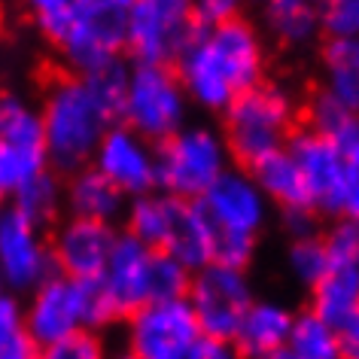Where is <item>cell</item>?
Wrapping results in <instances>:
<instances>
[{
	"instance_id": "obj_40",
	"label": "cell",
	"mask_w": 359,
	"mask_h": 359,
	"mask_svg": "<svg viewBox=\"0 0 359 359\" xmlns=\"http://www.w3.org/2000/svg\"><path fill=\"white\" fill-rule=\"evenodd\" d=\"M341 217L359 219V168H350V174H347L344 198H341Z\"/></svg>"
},
{
	"instance_id": "obj_38",
	"label": "cell",
	"mask_w": 359,
	"mask_h": 359,
	"mask_svg": "<svg viewBox=\"0 0 359 359\" xmlns=\"http://www.w3.org/2000/svg\"><path fill=\"white\" fill-rule=\"evenodd\" d=\"M277 213H280V226L286 231V238L320 231V213L313 208H286V210H277Z\"/></svg>"
},
{
	"instance_id": "obj_36",
	"label": "cell",
	"mask_w": 359,
	"mask_h": 359,
	"mask_svg": "<svg viewBox=\"0 0 359 359\" xmlns=\"http://www.w3.org/2000/svg\"><path fill=\"white\" fill-rule=\"evenodd\" d=\"M192 4V15L198 28H210V25H222L229 19L244 15L247 0H189Z\"/></svg>"
},
{
	"instance_id": "obj_37",
	"label": "cell",
	"mask_w": 359,
	"mask_h": 359,
	"mask_svg": "<svg viewBox=\"0 0 359 359\" xmlns=\"http://www.w3.org/2000/svg\"><path fill=\"white\" fill-rule=\"evenodd\" d=\"M329 140L338 147L341 158L347 161V168H359V113H350L347 119L329 134Z\"/></svg>"
},
{
	"instance_id": "obj_26",
	"label": "cell",
	"mask_w": 359,
	"mask_h": 359,
	"mask_svg": "<svg viewBox=\"0 0 359 359\" xmlns=\"http://www.w3.org/2000/svg\"><path fill=\"white\" fill-rule=\"evenodd\" d=\"M13 208L22 210L28 219H34L43 229H52L58 217L65 213V180L55 168L40 170L37 177H31L19 192L13 195Z\"/></svg>"
},
{
	"instance_id": "obj_18",
	"label": "cell",
	"mask_w": 359,
	"mask_h": 359,
	"mask_svg": "<svg viewBox=\"0 0 359 359\" xmlns=\"http://www.w3.org/2000/svg\"><path fill=\"white\" fill-rule=\"evenodd\" d=\"M295 311L290 304L277 302V299H253V304L247 308L244 320L231 338L238 356L250 359H277L286 350V338H290Z\"/></svg>"
},
{
	"instance_id": "obj_16",
	"label": "cell",
	"mask_w": 359,
	"mask_h": 359,
	"mask_svg": "<svg viewBox=\"0 0 359 359\" xmlns=\"http://www.w3.org/2000/svg\"><path fill=\"white\" fill-rule=\"evenodd\" d=\"M113 241H116L113 222L76 217V213L58 217L49 235L55 271L67 277H79V280H92V277L104 271Z\"/></svg>"
},
{
	"instance_id": "obj_25",
	"label": "cell",
	"mask_w": 359,
	"mask_h": 359,
	"mask_svg": "<svg viewBox=\"0 0 359 359\" xmlns=\"http://www.w3.org/2000/svg\"><path fill=\"white\" fill-rule=\"evenodd\" d=\"M174 204H177L174 195H168L161 189L134 195V198H128V204H125L122 226L128 235L140 238L147 247L161 250L168 241L170 219H174Z\"/></svg>"
},
{
	"instance_id": "obj_31",
	"label": "cell",
	"mask_w": 359,
	"mask_h": 359,
	"mask_svg": "<svg viewBox=\"0 0 359 359\" xmlns=\"http://www.w3.org/2000/svg\"><path fill=\"white\" fill-rule=\"evenodd\" d=\"M192 280V271L180 262L177 256L165 250H152V265H149V299H174L186 295Z\"/></svg>"
},
{
	"instance_id": "obj_35",
	"label": "cell",
	"mask_w": 359,
	"mask_h": 359,
	"mask_svg": "<svg viewBox=\"0 0 359 359\" xmlns=\"http://www.w3.org/2000/svg\"><path fill=\"white\" fill-rule=\"evenodd\" d=\"M259 250V238L250 235H217V247H213V259L226 265L250 268Z\"/></svg>"
},
{
	"instance_id": "obj_11",
	"label": "cell",
	"mask_w": 359,
	"mask_h": 359,
	"mask_svg": "<svg viewBox=\"0 0 359 359\" xmlns=\"http://www.w3.org/2000/svg\"><path fill=\"white\" fill-rule=\"evenodd\" d=\"M55 274L46 229L28 219L13 204L0 208V283L15 295H28Z\"/></svg>"
},
{
	"instance_id": "obj_12",
	"label": "cell",
	"mask_w": 359,
	"mask_h": 359,
	"mask_svg": "<svg viewBox=\"0 0 359 359\" xmlns=\"http://www.w3.org/2000/svg\"><path fill=\"white\" fill-rule=\"evenodd\" d=\"M217 235H250L259 238L271 222V201L244 165H231L217 183L198 198Z\"/></svg>"
},
{
	"instance_id": "obj_20",
	"label": "cell",
	"mask_w": 359,
	"mask_h": 359,
	"mask_svg": "<svg viewBox=\"0 0 359 359\" xmlns=\"http://www.w3.org/2000/svg\"><path fill=\"white\" fill-rule=\"evenodd\" d=\"M213 247H217V229L208 219V213L201 210V204L177 198L168 241L161 250L177 256L189 271H198L201 265L213 262Z\"/></svg>"
},
{
	"instance_id": "obj_17",
	"label": "cell",
	"mask_w": 359,
	"mask_h": 359,
	"mask_svg": "<svg viewBox=\"0 0 359 359\" xmlns=\"http://www.w3.org/2000/svg\"><path fill=\"white\" fill-rule=\"evenodd\" d=\"M149 265L152 247H147L128 231H116V241L104 262V271L97 274V283L104 286L119 320L149 299Z\"/></svg>"
},
{
	"instance_id": "obj_7",
	"label": "cell",
	"mask_w": 359,
	"mask_h": 359,
	"mask_svg": "<svg viewBox=\"0 0 359 359\" xmlns=\"http://www.w3.org/2000/svg\"><path fill=\"white\" fill-rule=\"evenodd\" d=\"M192 101L180 83L174 65H143L131 61L128 86L122 97L119 119L152 143H161L189 122Z\"/></svg>"
},
{
	"instance_id": "obj_41",
	"label": "cell",
	"mask_w": 359,
	"mask_h": 359,
	"mask_svg": "<svg viewBox=\"0 0 359 359\" xmlns=\"http://www.w3.org/2000/svg\"><path fill=\"white\" fill-rule=\"evenodd\" d=\"M104 4H110V6H119V10H128V6L134 4V0H104Z\"/></svg>"
},
{
	"instance_id": "obj_32",
	"label": "cell",
	"mask_w": 359,
	"mask_h": 359,
	"mask_svg": "<svg viewBox=\"0 0 359 359\" xmlns=\"http://www.w3.org/2000/svg\"><path fill=\"white\" fill-rule=\"evenodd\" d=\"M320 34L326 40H359V0H320Z\"/></svg>"
},
{
	"instance_id": "obj_22",
	"label": "cell",
	"mask_w": 359,
	"mask_h": 359,
	"mask_svg": "<svg viewBox=\"0 0 359 359\" xmlns=\"http://www.w3.org/2000/svg\"><path fill=\"white\" fill-rule=\"evenodd\" d=\"M250 174H253L256 183L262 186L265 198L271 201L274 210L313 208L311 198H308V189H304L302 170L286 147H277L271 152H265L262 158H256L253 165H250Z\"/></svg>"
},
{
	"instance_id": "obj_14",
	"label": "cell",
	"mask_w": 359,
	"mask_h": 359,
	"mask_svg": "<svg viewBox=\"0 0 359 359\" xmlns=\"http://www.w3.org/2000/svg\"><path fill=\"white\" fill-rule=\"evenodd\" d=\"M286 149L292 152L295 165H299L304 177V189L313 204V210L320 217H341V198H344L347 186V161L341 158L338 147L332 143L326 134L299 125L292 131V137L286 140Z\"/></svg>"
},
{
	"instance_id": "obj_5",
	"label": "cell",
	"mask_w": 359,
	"mask_h": 359,
	"mask_svg": "<svg viewBox=\"0 0 359 359\" xmlns=\"http://www.w3.org/2000/svg\"><path fill=\"white\" fill-rule=\"evenodd\" d=\"M235 165L229 143L217 125L186 122L156 143V189L174 198L198 201Z\"/></svg>"
},
{
	"instance_id": "obj_30",
	"label": "cell",
	"mask_w": 359,
	"mask_h": 359,
	"mask_svg": "<svg viewBox=\"0 0 359 359\" xmlns=\"http://www.w3.org/2000/svg\"><path fill=\"white\" fill-rule=\"evenodd\" d=\"M88 6V0H25V10H28L34 28L46 37L52 46L70 31V25L79 19Z\"/></svg>"
},
{
	"instance_id": "obj_2",
	"label": "cell",
	"mask_w": 359,
	"mask_h": 359,
	"mask_svg": "<svg viewBox=\"0 0 359 359\" xmlns=\"http://www.w3.org/2000/svg\"><path fill=\"white\" fill-rule=\"evenodd\" d=\"M43 137H46L49 165L61 177L70 170L92 165L97 140L119 119L83 74H61L43 88L40 97Z\"/></svg>"
},
{
	"instance_id": "obj_33",
	"label": "cell",
	"mask_w": 359,
	"mask_h": 359,
	"mask_svg": "<svg viewBox=\"0 0 359 359\" xmlns=\"http://www.w3.org/2000/svg\"><path fill=\"white\" fill-rule=\"evenodd\" d=\"M332 262H353L359 265V219L353 217H332L323 231Z\"/></svg>"
},
{
	"instance_id": "obj_27",
	"label": "cell",
	"mask_w": 359,
	"mask_h": 359,
	"mask_svg": "<svg viewBox=\"0 0 359 359\" xmlns=\"http://www.w3.org/2000/svg\"><path fill=\"white\" fill-rule=\"evenodd\" d=\"M286 359H338V332L317 311H302L292 317L286 338Z\"/></svg>"
},
{
	"instance_id": "obj_3",
	"label": "cell",
	"mask_w": 359,
	"mask_h": 359,
	"mask_svg": "<svg viewBox=\"0 0 359 359\" xmlns=\"http://www.w3.org/2000/svg\"><path fill=\"white\" fill-rule=\"evenodd\" d=\"M25 323L37 344V353H43L76 329L104 332L122 320L97 277L79 280L55 271L25 295Z\"/></svg>"
},
{
	"instance_id": "obj_4",
	"label": "cell",
	"mask_w": 359,
	"mask_h": 359,
	"mask_svg": "<svg viewBox=\"0 0 359 359\" xmlns=\"http://www.w3.org/2000/svg\"><path fill=\"white\" fill-rule=\"evenodd\" d=\"M219 131L229 143L231 161L250 168L256 158L277 147H286L292 131L302 125V104L286 88L271 79H262L253 88L241 92L219 113Z\"/></svg>"
},
{
	"instance_id": "obj_28",
	"label": "cell",
	"mask_w": 359,
	"mask_h": 359,
	"mask_svg": "<svg viewBox=\"0 0 359 359\" xmlns=\"http://www.w3.org/2000/svg\"><path fill=\"white\" fill-rule=\"evenodd\" d=\"M332 265V256L326 250V241H323L320 231L313 235H299V238H290L286 241V250H283V268L286 274L292 277L299 286L311 290L313 283L326 274V268Z\"/></svg>"
},
{
	"instance_id": "obj_8",
	"label": "cell",
	"mask_w": 359,
	"mask_h": 359,
	"mask_svg": "<svg viewBox=\"0 0 359 359\" xmlns=\"http://www.w3.org/2000/svg\"><path fill=\"white\" fill-rule=\"evenodd\" d=\"M46 168L52 165L40 104L15 88H0V208Z\"/></svg>"
},
{
	"instance_id": "obj_19",
	"label": "cell",
	"mask_w": 359,
	"mask_h": 359,
	"mask_svg": "<svg viewBox=\"0 0 359 359\" xmlns=\"http://www.w3.org/2000/svg\"><path fill=\"white\" fill-rule=\"evenodd\" d=\"M125 204H128V195L119 186H113L95 165H83L65 174V210L67 213L113 222L116 226V222H122Z\"/></svg>"
},
{
	"instance_id": "obj_6",
	"label": "cell",
	"mask_w": 359,
	"mask_h": 359,
	"mask_svg": "<svg viewBox=\"0 0 359 359\" xmlns=\"http://www.w3.org/2000/svg\"><path fill=\"white\" fill-rule=\"evenodd\" d=\"M201 335L186 295L147 299L122 317V344L134 359H195Z\"/></svg>"
},
{
	"instance_id": "obj_21",
	"label": "cell",
	"mask_w": 359,
	"mask_h": 359,
	"mask_svg": "<svg viewBox=\"0 0 359 359\" xmlns=\"http://www.w3.org/2000/svg\"><path fill=\"white\" fill-rule=\"evenodd\" d=\"M259 19L268 37L286 49H304L320 40V0H259Z\"/></svg>"
},
{
	"instance_id": "obj_9",
	"label": "cell",
	"mask_w": 359,
	"mask_h": 359,
	"mask_svg": "<svg viewBox=\"0 0 359 359\" xmlns=\"http://www.w3.org/2000/svg\"><path fill=\"white\" fill-rule=\"evenodd\" d=\"M195 31L189 0H134L125 10V55L143 65H174Z\"/></svg>"
},
{
	"instance_id": "obj_1",
	"label": "cell",
	"mask_w": 359,
	"mask_h": 359,
	"mask_svg": "<svg viewBox=\"0 0 359 359\" xmlns=\"http://www.w3.org/2000/svg\"><path fill=\"white\" fill-rule=\"evenodd\" d=\"M174 70L195 110L219 116L241 92L268 76L262 28L247 15L198 28L174 61Z\"/></svg>"
},
{
	"instance_id": "obj_39",
	"label": "cell",
	"mask_w": 359,
	"mask_h": 359,
	"mask_svg": "<svg viewBox=\"0 0 359 359\" xmlns=\"http://www.w3.org/2000/svg\"><path fill=\"white\" fill-rule=\"evenodd\" d=\"M338 332V353L344 359H359V311L335 323Z\"/></svg>"
},
{
	"instance_id": "obj_23",
	"label": "cell",
	"mask_w": 359,
	"mask_h": 359,
	"mask_svg": "<svg viewBox=\"0 0 359 359\" xmlns=\"http://www.w3.org/2000/svg\"><path fill=\"white\" fill-rule=\"evenodd\" d=\"M311 311L326 317L332 326L359 311V265L332 262L326 274L311 286Z\"/></svg>"
},
{
	"instance_id": "obj_24",
	"label": "cell",
	"mask_w": 359,
	"mask_h": 359,
	"mask_svg": "<svg viewBox=\"0 0 359 359\" xmlns=\"http://www.w3.org/2000/svg\"><path fill=\"white\" fill-rule=\"evenodd\" d=\"M323 92L350 113H359V40L323 43Z\"/></svg>"
},
{
	"instance_id": "obj_13",
	"label": "cell",
	"mask_w": 359,
	"mask_h": 359,
	"mask_svg": "<svg viewBox=\"0 0 359 359\" xmlns=\"http://www.w3.org/2000/svg\"><path fill=\"white\" fill-rule=\"evenodd\" d=\"M55 49L70 74H88L125 55V10L104 0H88L70 31L55 43Z\"/></svg>"
},
{
	"instance_id": "obj_10",
	"label": "cell",
	"mask_w": 359,
	"mask_h": 359,
	"mask_svg": "<svg viewBox=\"0 0 359 359\" xmlns=\"http://www.w3.org/2000/svg\"><path fill=\"white\" fill-rule=\"evenodd\" d=\"M186 299H189L204 335L231 341L247 308L256 299V290L247 268L226 265L213 259V262L201 265L198 271H192Z\"/></svg>"
},
{
	"instance_id": "obj_29",
	"label": "cell",
	"mask_w": 359,
	"mask_h": 359,
	"mask_svg": "<svg viewBox=\"0 0 359 359\" xmlns=\"http://www.w3.org/2000/svg\"><path fill=\"white\" fill-rule=\"evenodd\" d=\"M40 356L34 344L28 323H25V302L22 295L0 290V359H31Z\"/></svg>"
},
{
	"instance_id": "obj_15",
	"label": "cell",
	"mask_w": 359,
	"mask_h": 359,
	"mask_svg": "<svg viewBox=\"0 0 359 359\" xmlns=\"http://www.w3.org/2000/svg\"><path fill=\"white\" fill-rule=\"evenodd\" d=\"M92 165L128 198L156 189V143L122 119H116L97 140Z\"/></svg>"
},
{
	"instance_id": "obj_34",
	"label": "cell",
	"mask_w": 359,
	"mask_h": 359,
	"mask_svg": "<svg viewBox=\"0 0 359 359\" xmlns=\"http://www.w3.org/2000/svg\"><path fill=\"white\" fill-rule=\"evenodd\" d=\"M40 356L49 359H97L104 356V338L95 329H76L67 338H61L58 344H52L49 350H43Z\"/></svg>"
}]
</instances>
